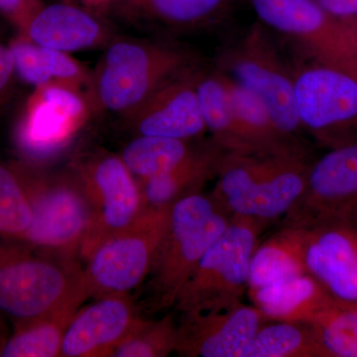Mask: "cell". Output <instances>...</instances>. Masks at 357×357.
<instances>
[{"instance_id":"17","label":"cell","mask_w":357,"mask_h":357,"mask_svg":"<svg viewBox=\"0 0 357 357\" xmlns=\"http://www.w3.org/2000/svg\"><path fill=\"white\" fill-rule=\"evenodd\" d=\"M129 294L96 298L73 317L63 340V357H112L138 319Z\"/></svg>"},{"instance_id":"31","label":"cell","mask_w":357,"mask_h":357,"mask_svg":"<svg viewBox=\"0 0 357 357\" xmlns=\"http://www.w3.org/2000/svg\"><path fill=\"white\" fill-rule=\"evenodd\" d=\"M43 6L42 0H0V15L18 33H22L34 14Z\"/></svg>"},{"instance_id":"1","label":"cell","mask_w":357,"mask_h":357,"mask_svg":"<svg viewBox=\"0 0 357 357\" xmlns=\"http://www.w3.org/2000/svg\"><path fill=\"white\" fill-rule=\"evenodd\" d=\"M89 298L81 259L0 236V316L14 324Z\"/></svg>"},{"instance_id":"24","label":"cell","mask_w":357,"mask_h":357,"mask_svg":"<svg viewBox=\"0 0 357 357\" xmlns=\"http://www.w3.org/2000/svg\"><path fill=\"white\" fill-rule=\"evenodd\" d=\"M197 98L211 138L230 153H255L232 107L229 91L218 70L197 72L195 77Z\"/></svg>"},{"instance_id":"4","label":"cell","mask_w":357,"mask_h":357,"mask_svg":"<svg viewBox=\"0 0 357 357\" xmlns=\"http://www.w3.org/2000/svg\"><path fill=\"white\" fill-rule=\"evenodd\" d=\"M191 61L171 45L112 40L91 79L93 107L126 119L166 82L192 68Z\"/></svg>"},{"instance_id":"35","label":"cell","mask_w":357,"mask_h":357,"mask_svg":"<svg viewBox=\"0 0 357 357\" xmlns=\"http://www.w3.org/2000/svg\"><path fill=\"white\" fill-rule=\"evenodd\" d=\"M345 26L347 29L351 31L352 36L354 37L357 42V15L354 17L349 18V20H340Z\"/></svg>"},{"instance_id":"19","label":"cell","mask_w":357,"mask_h":357,"mask_svg":"<svg viewBox=\"0 0 357 357\" xmlns=\"http://www.w3.org/2000/svg\"><path fill=\"white\" fill-rule=\"evenodd\" d=\"M227 153L210 138L168 172L138 182L144 210L172 206L178 199L201 192L208 181L217 178Z\"/></svg>"},{"instance_id":"12","label":"cell","mask_w":357,"mask_h":357,"mask_svg":"<svg viewBox=\"0 0 357 357\" xmlns=\"http://www.w3.org/2000/svg\"><path fill=\"white\" fill-rule=\"evenodd\" d=\"M263 24L299 46L311 60L357 73V42L314 0H250Z\"/></svg>"},{"instance_id":"36","label":"cell","mask_w":357,"mask_h":357,"mask_svg":"<svg viewBox=\"0 0 357 357\" xmlns=\"http://www.w3.org/2000/svg\"><path fill=\"white\" fill-rule=\"evenodd\" d=\"M6 337L4 335V330L2 328V324L0 323V349H1L2 345H3L4 342H6Z\"/></svg>"},{"instance_id":"29","label":"cell","mask_w":357,"mask_h":357,"mask_svg":"<svg viewBox=\"0 0 357 357\" xmlns=\"http://www.w3.org/2000/svg\"><path fill=\"white\" fill-rule=\"evenodd\" d=\"M309 323L328 357H357V307L333 302Z\"/></svg>"},{"instance_id":"18","label":"cell","mask_w":357,"mask_h":357,"mask_svg":"<svg viewBox=\"0 0 357 357\" xmlns=\"http://www.w3.org/2000/svg\"><path fill=\"white\" fill-rule=\"evenodd\" d=\"M21 34L40 46L66 53L107 46L112 40L109 27L93 10L66 1L44 4Z\"/></svg>"},{"instance_id":"25","label":"cell","mask_w":357,"mask_h":357,"mask_svg":"<svg viewBox=\"0 0 357 357\" xmlns=\"http://www.w3.org/2000/svg\"><path fill=\"white\" fill-rule=\"evenodd\" d=\"M82 305H72L47 316L14 324L0 357H59L73 317Z\"/></svg>"},{"instance_id":"10","label":"cell","mask_w":357,"mask_h":357,"mask_svg":"<svg viewBox=\"0 0 357 357\" xmlns=\"http://www.w3.org/2000/svg\"><path fill=\"white\" fill-rule=\"evenodd\" d=\"M217 70L258 96L278 130L298 139L304 130L296 107L293 70L282 60L261 27L255 26L223 52Z\"/></svg>"},{"instance_id":"21","label":"cell","mask_w":357,"mask_h":357,"mask_svg":"<svg viewBox=\"0 0 357 357\" xmlns=\"http://www.w3.org/2000/svg\"><path fill=\"white\" fill-rule=\"evenodd\" d=\"M234 0H117L126 17L171 30L198 29L222 20Z\"/></svg>"},{"instance_id":"2","label":"cell","mask_w":357,"mask_h":357,"mask_svg":"<svg viewBox=\"0 0 357 357\" xmlns=\"http://www.w3.org/2000/svg\"><path fill=\"white\" fill-rule=\"evenodd\" d=\"M311 162L303 144L278 151L229 152L211 198L229 218L272 222L300 198Z\"/></svg>"},{"instance_id":"14","label":"cell","mask_w":357,"mask_h":357,"mask_svg":"<svg viewBox=\"0 0 357 357\" xmlns=\"http://www.w3.org/2000/svg\"><path fill=\"white\" fill-rule=\"evenodd\" d=\"M305 229L307 274L335 303L357 307V222H328Z\"/></svg>"},{"instance_id":"27","label":"cell","mask_w":357,"mask_h":357,"mask_svg":"<svg viewBox=\"0 0 357 357\" xmlns=\"http://www.w3.org/2000/svg\"><path fill=\"white\" fill-rule=\"evenodd\" d=\"M197 145L194 140L136 135L119 157L140 183L168 172L187 158Z\"/></svg>"},{"instance_id":"11","label":"cell","mask_w":357,"mask_h":357,"mask_svg":"<svg viewBox=\"0 0 357 357\" xmlns=\"http://www.w3.org/2000/svg\"><path fill=\"white\" fill-rule=\"evenodd\" d=\"M73 173L91 206V223L79 258L86 260L98 244L128 227L142 211L138 181L119 155L100 153L77 162Z\"/></svg>"},{"instance_id":"26","label":"cell","mask_w":357,"mask_h":357,"mask_svg":"<svg viewBox=\"0 0 357 357\" xmlns=\"http://www.w3.org/2000/svg\"><path fill=\"white\" fill-rule=\"evenodd\" d=\"M243 357H328V354L311 324L269 321L256 333Z\"/></svg>"},{"instance_id":"34","label":"cell","mask_w":357,"mask_h":357,"mask_svg":"<svg viewBox=\"0 0 357 357\" xmlns=\"http://www.w3.org/2000/svg\"><path fill=\"white\" fill-rule=\"evenodd\" d=\"M64 1L77 4V6L93 10V9L109 8L117 0H64Z\"/></svg>"},{"instance_id":"16","label":"cell","mask_w":357,"mask_h":357,"mask_svg":"<svg viewBox=\"0 0 357 357\" xmlns=\"http://www.w3.org/2000/svg\"><path fill=\"white\" fill-rule=\"evenodd\" d=\"M196 70L190 68L160 86L126 117L136 135L192 141L206 132L195 89Z\"/></svg>"},{"instance_id":"30","label":"cell","mask_w":357,"mask_h":357,"mask_svg":"<svg viewBox=\"0 0 357 357\" xmlns=\"http://www.w3.org/2000/svg\"><path fill=\"white\" fill-rule=\"evenodd\" d=\"M177 321L172 314L159 319L141 317L112 357H166L176 351Z\"/></svg>"},{"instance_id":"3","label":"cell","mask_w":357,"mask_h":357,"mask_svg":"<svg viewBox=\"0 0 357 357\" xmlns=\"http://www.w3.org/2000/svg\"><path fill=\"white\" fill-rule=\"evenodd\" d=\"M230 220L211 195L202 192L172 204L168 227L147 277L149 309L161 312L175 306L181 290Z\"/></svg>"},{"instance_id":"33","label":"cell","mask_w":357,"mask_h":357,"mask_svg":"<svg viewBox=\"0 0 357 357\" xmlns=\"http://www.w3.org/2000/svg\"><path fill=\"white\" fill-rule=\"evenodd\" d=\"M326 13L338 20L357 15V0H314Z\"/></svg>"},{"instance_id":"8","label":"cell","mask_w":357,"mask_h":357,"mask_svg":"<svg viewBox=\"0 0 357 357\" xmlns=\"http://www.w3.org/2000/svg\"><path fill=\"white\" fill-rule=\"evenodd\" d=\"M293 76L303 130L328 149L357 142V73L311 60Z\"/></svg>"},{"instance_id":"23","label":"cell","mask_w":357,"mask_h":357,"mask_svg":"<svg viewBox=\"0 0 357 357\" xmlns=\"http://www.w3.org/2000/svg\"><path fill=\"white\" fill-rule=\"evenodd\" d=\"M305 229L283 225L258 244L249 268L248 292L298 275L306 274Z\"/></svg>"},{"instance_id":"28","label":"cell","mask_w":357,"mask_h":357,"mask_svg":"<svg viewBox=\"0 0 357 357\" xmlns=\"http://www.w3.org/2000/svg\"><path fill=\"white\" fill-rule=\"evenodd\" d=\"M31 222L25 164L0 163V236L23 239Z\"/></svg>"},{"instance_id":"22","label":"cell","mask_w":357,"mask_h":357,"mask_svg":"<svg viewBox=\"0 0 357 357\" xmlns=\"http://www.w3.org/2000/svg\"><path fill=\"white\" fill-rule=\"evenodd\" d=\"M268 321H306L335 302L310 274L275 282L248 293Z\"/></svg>"},{"instance_id":"20","label":"cell","mask_w":357,"mask_h":357,"mask_svg":"<svg viewBox=\"0 0 357 357\" xmlns=\"http://www.w3.org/2000/svg\"><path fill=\"white\" fill-rule=\"evenodd\" d=\"M18 79L35 88L61 84L91 91L93 76L69 53L46 48L18 33L8 44Z\"/></svg>"},{"instance_id":"9","label":"cell","mask_w":357,"mask_h":357,"mask_svg":"<svg viewBox=\"0 0 357 357\" xmlns=\"http://www.w3.org/2000/svg\"><path fill=\"white\" fill-rule=\"evenodd\" d=\"M24 164L32 222L22 241L79 258L91 223V206L83 185L74 173L47 175L39 167Z\"/></svg>"},{"instance_id":"15","label":"cell","mask_w":357,"mask_h":357,"mask_svg":"<svg viewBox=\"0 0 357 357\" xmlns=\"http://www.w3.org/2000/svg\"><path fill=\"white\" fill-rule=\"evenodd\" d=\"M267 321L255 305L181 314L175 352L185 357H243L244 349Z\"/></svg>"},{"instance_id":"6","label":"cell","mask_w":357,"mask_h":357,"mask_svg":"<svg viewBox=\"0 0 357 357\" xmlns=\"http://www.w3.org/2000/svg\"><path fill=\"white\" fill-rule=\"evenodd\" d=\"M95 109L82 89L61 84L36 86L13 129L20 161L41 167L70 147Z\"/></svg>"},{"instance_id":"5","label":"cell","mask_w":357,"mask_h":357,"mask_svg":"<svg viewBox=\"0 0 357 357\" xmlns=\"http://www.w3.org/2000/svg\"><path fill=\"white\" fill-rule=\"evenodd\" d=\"M271 222L234 217L211 244L175 303L181 314L229 311L243 304L251 258Z\"/></svg>"},{"instance_id":"7","label":"cell","mask_w":357,"mask_h":357,"mask_svg":"<svg viewBox=\"0 0 357 357\" xmlns=\"http://www.w3.org/2000/svg\"><path fill=\"white\" fill-rule=\"evenodd\" d=\"M172 206L147 208L107 237L84 260L89 298L129 294L146 280L168 227Z\"/></svg>"},{"instance_id":"13","label":"cell","mask_w":357,"mask_h":357,"mask_svg":"<svg viewBox=\"0 0 357 357\" xmlns=\"http://www.w3.org/2000/svg\"><path fill=\"white\" fill-rule=\"evenodd\" d=\"M283 218V225L301 229L357 222V142L328 149L311 162L304 191Z\"/></svg>"},{"instance_id":"32","label":"cell","mask_w":357,"mask_h":357,"mask_svg":"<svg viewBox=\"0 0 357 357\" xmlns=\"http://www.w3.org/2000/svg\"><path fill=\"white\" fill-rule=\"evenodd\" d=\"M17 79L10 49L0 43V114L11 100Z\"/></svg>"}]
</instances>
